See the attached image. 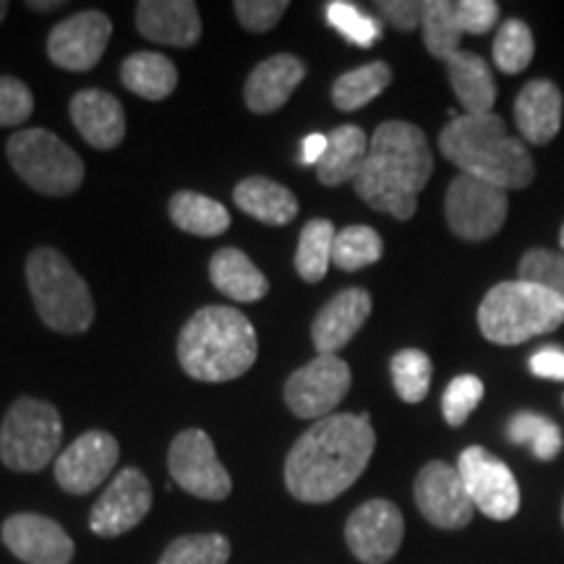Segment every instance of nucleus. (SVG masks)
Listing matches in <instances>:
<instances>
[{
  "instance_id": "f257e3e1",
  "label": "nucleus",
  "mask_w": 564,
  "mask_h": 564,
  "mask_svg": "<svg viewBox=\"0 0 564 564\" xmlns=\"http://www.w3.org/2000/svg\"><path fill=\"white\" fill-rule=\"evenodd\" d=\"M377 434L369 413H333L306 429L285 460V486L299 502H333L361 478Z\"/></svg>"
},
{
  "instance_id": "f03ea898",
  "label": "nucleus",
  "mask_w": 564,
  "mask_h": 564,
  "mask_svg": "<svg viewBox=\"0 0 564 564\" xmlns=\"http://www.w3.org/2000/svg\"><path fill=\"white\" fill-rule=\"evenodd\" d=\"M434 173L426 133L405 121H387L369 139V154L352 188L371 209L411 220L419 194Z\"/></svg>"
},
{
  "instance_id": "7ed1b4c3",
  "label": "nucleus",
  "mask_w": 564,
  "mask_h": 564,
  "mask_svg": "<svg viewBox=\"0 0 564 564\" xmlns=\"http://www.w3.org/2000/svg\"><path fill=\"white\" fill-rule=\"evenodd\" d=\"M440 152L463 175L512 192L531 186L535 165L523 139L510 137L499 116H457L440 133Z\"/></svg>"
},
{
  "instance_id": "20e7f679",
  "label": "nucleus",
  "mask_w": 564,
  "mask_h": 564,
  "mask_svg": "<svg viewBox=\"0 0 564 564\" xmlns=\"http://www.w3.org/2000/svg\"><path fill=\"white\" fill-rule=\"evenodd\" d=\"M253 324L232 306H204L186 322L178 337L183 371L199 382H230L257 361Z\"/></svg>"
},
{
  "instance_id": "39448f33",
  "label": "nucleus",
  "mask_w": 564,
  "mask_h": 564,
  "mask_svg": "<svg viewBox=\"0 0 564 564\" xmlns=\"http://www.w3.org/2000/svg\"><path fill=\"white\" fill-rule=\"evenodd\" d=\"M564 324V301L525 280L494 285L478 306V327L494 345H520Z\"/></svg>"
},
{
  "instance_id": "423d86ee",
  "label": "nucleus",
  "mask_w": 564,
  "mask_h": 564,
  "mask_svg": "<svg viewBox=\"0 0 564 564\" xmlns=\"http://www.w3.org/2000/svg\"><path fill=\"white\" fill-rule=\"evenodd\" d=\"M26 282L40 319L55 333L79 335L91 327L95 299L61 251L34 249L26 259Z\"/></svg>"
},
{
  "instance_id": "0eeeda50",
  "label": "nucleus",
  "mask_w": 564,
  "mask_h": 564,
  "mask_svg": "<svg viewBox=\"0 0 564 564\" xmlns=\"http://www.w3.org/2000/svg\"><path fill=\"white\" fill-rule=\"evenodd\" d=\"M63 421L45 400L21 398L0 423V460L17 474H37L61 449Z\"/></svg>"
},
{
  "instance_id": "6e6552de",
  "label": "nucleus",
  "mask_w": 564,
  "mask_h": 564,
  "mask_svg": "<svg viewBox=\"0 0 564 564\" xmlns=\"http://www.w3.org/2000/svg\"><path fill=\"white\" fill-rule=\"evenodd\" d=\"M9 162L26 186L45 196H68L84 183V162L66 141L45 129H24L9 139Z\"/></svg>"
},
{
  "instance_id": "1a4fd4ad",
  "label": "nucleus",
  "mask_w": 564,
  "mask_h": 564,
  "mask_svg": "<svg viewBox=\"0 0 564 564\" xmlns=\"http://www.w3.org/2000/svg\"><path fill=\"white\" fill-rule=\"evenodd\" d=\"M507 192L470 175H457L444 196V215L449 230L463 241H489L507 220Z\"/></svg>"
},
{
  "instance_id": "9d476101",
  "label": "nucleus",
  "mask_w": 564,
  "mask_h": 564,
  "mask_svg": "<svg viewBox=\"0 0 564 564\" xmlns=\"http://www.w3.org/2000/svg\"><path fill=\"white\" fill-rule=\"evenodd\" d=\"M167 470L183 491L207 502H223L232 491L230 474L217 460L215 444L202 429H186L175 436L167 453Z\"/></svg>"
},
{
  "instance_id": "9b49d317",
  "label": "nucleus",
  "mask_w": 564,
  "mask_h": 564,
  "mask_svg": "<svg viewBox=\"0 0 564 564\" xmlns=\"http://www.w3.org/2000/svg\"><path fill=\"white\" fill-rule=\"evenodd\" d=\"M457 474L463 478L470 502L486 518L502 523L520 512V486L514 481V474L489 449L478 444L463 449Z\"/></svg>"
},
{
  "instance_id": "f8f14e48",
  "label": "nucleus",
  "mask_w": 564,
  "mask_h": 564,
  "mask_svg": "<svg viewBox=\"0 0 564 564\" xmlns=\"http://www.w3.org/2000/svg\"><path fill=\"white\" fill-rule=\"evenodd\" d=\"M352 373L340 356H316L285 382V403L299 419H327L348 398Z\"/></svg>"
},
{
  "instance_id": "ddd939ff",
  "label": "nucleus",
  "mask_w": 564,
  "mask_h": 564,
  "mask_svg": "<svg viewBox=\"0 0 564 564\" xmlns=\"http://www.w3.org/2000/svg\"><path fill=\"white\" fill-rule=\"evenodd\" d=\"M413 499L423 518L440 531H460L476 514L457 468L442 460L426 463L419 470Z\"/></svg>"
},
{
  "instance_id": "4468645a",
  "label": "nucleus",
  "mask_w": 564,
  "mask_h": 564,
  "mask_svg": "<svg viewBox=\"0 0 564 564\" xmlns=\"http://www.w3.org/2000/svg\"><path fill=\"white\" fill-rule=\"evenodd\" d=\"M405 520L390 499H369L350 512L345 523V541L358 562L387 564L400 552Z\"/></svg>"
},
{
  "instance_id": "2eb2a0df",
  "label": "nucleus",
  "mask_w": 564,
  "mask_h": 564,
  "mask_svg": "<svg viewBox=\"0 0 564 564\" xmlns=\"http://www.w3.org/2000/svg\"><path fill=\"white\" fill-rule=\"evenodd\" d=\"M152 510V484L139 468H123L112 478L97 505L91 507L89 528L102 539L129 533Z\"/></svg>"
},
{
  "instance_id": "dca6fc26",
  "label": "nucleus",
  "mask_w": 564,
  "mask_h": 564,
  "mask_svg": "<svg viewBox=\"0 0 564 564\" xmlns=\"http://www.w3.org/2000/svg\"><path fill=\"white\" fill-rule=\"evenodd\" d=\"M112 34V21L102 11H82L63 19L47 37V58L63 70H91L102 61Z\"/></svg>"
},
{
  "instance_id": "f3484780",
  "label": "nucleus",
  "mask_w": 564,
  "mask_h": 564,
  "mask_svg": "<svg viewBox=\"0 0 564 564\" xmlns=\"http://www.w3.org/2000/svg\"><path fill=\"white\" fill-rule=\"evenodd\" d=\"M118 457H121V447H118L116 436L95 429V432L82 434L58 455L55 481L63 491L84 497V494L95 491L116 470Z\"/></svg>"
},
{
  "instance_id": "a211bd4d",
  "label": "nucleus",
  "mask_w": 564,
  "mask_h": 564,
  "mask_svg": "<svg viewBox=\"0 0 564 564\" xmlns=\"http://www.w3.org/2000/svg\"><path fill=\"white\" fill-rule=\"evenodd\" d=\"M0 535L9 552L24 564H70L74 560V541L66 528L45 514H11Z\"/></svg>"
},
{
  "instance_id": "6ab92c4d",
  "label": "nucleus",
  "mask_w": 564,
  "mask_h": 564,
  "mask_svg": "<svg viewBox=\"0 0 564 564\" xmlns=\"http://www.w3.org/2000/svg\"><path fill=\"white\" fill-rule=\"evenodd\" d=\"M371 306V295L364 288H348V291L337 293L329 303H324L312 324L316 352L319 356H337V350L345 348L369 319Z\"/></svg>"
},
{
  "instance_id": "aec40b11",
  "label": "nucleus",
  "mask_w": 564,
  "mask_h": 564,
  "mask_svg": "<svg viewBox=\"0 0 564 564\" xmlns=\"http://www.w3.org/2000/svg\"><path fill=\"white\" fill-rule=\"evenodd\" d=\"M137 26L141 37L160 45L192 47L202 37V17L194 0H141Z\"/></svg>"
},
{
  "instance_id": "412c9836",
  "label": "nucleus",
  "mask_w": 564,
  "mask_h": 564,
  "mask_svg": "<svg viewBox=\"0 0 564 564\" xmlns=\"http://www.w3.org/2000/svg\"><path fill=\"white\" fill-rule=\"evenodd\" d=\"M70 121L95 150H116L126 137L123 105L105 89L76 91L70 100Z\"/></svg>"
},
{
  "instance_id": "4be33fe9",
  "label": "nucleus",
  "mask_w": 564,
  "mask_h": 564,
  "mask_svg": "<svg viewBox=\"0 0 564 564\" xmlns=\"http://www.w3.org/2000/svg\"><path fill=\"white\" fill-rule=\"evenodd\" d=\"M564 97L549 79H533L520 89L514 100V123L528 144H549L562 129Z\"/></svg>"
},
{
  "instance_id": "5701e85b",
  "label": "nucleus",
  "mask_w": 564,
  "mask_h": 564,
  "mask_svg": "<svg viewBox=\"0 0 564 564\" xmlns=\"http://www.w3.org/2000/svg\"><path fill=\"white\" fill-rule=\"evenodd\" d=\"M306 76V63L295 55L280 53L259 63L251 70L249 82H246L243 97L251 112L267 116V112L280 110L282 105L291 100L295 87Z\"/></svg>"
},
{
  "instance_id": "b1692460",
  "label": "nucleus",
  "mask_w": 564,
  "mask_h": 564,
  "mask_svg": "<svg viewBox=\"0 0 564 564\" xmlns=\"http://www.w3.org/2000/svg\"><path fill=\"white\" fill-rule=\"evenodd\" d=\"M447 74L457 102L463 105L465 116H486L497 102V84L494 74L481 55L460 51L447 61Z\"/></svg>"
},
{
  "instance_id": "393cba45",
  "label": "nucleus",
  "mask_w": 564,
  "mask_h": 564,
  "mask_svg": "<svg viewBox=\"0 0 564 564\" xmlns=\"http://www.w3.org/2000/svg\"><path fill=\"white\" fill-rule=\"evenodd\" d=\"M209 280L223 295L238 303H257L270 293V282L241 249H220L209 262Z\"/></svg>"
},
{
  "instance_id": "a878e982",
  "label": "nucleus",
  "mask_w": 564,
  "mask_h": 564,
  "mask_svg": "<svg viewBox=\"0 0 564 564\" xmlns=\"http://www.w3.org/2000/svg\"><path fill=\"white\" fill-rule=\"evenodd\" d=\"M366 154H369V137L358 126L345 123L327 133V152L316 165V178L324 186H343V183L356 181L361 173Z\"/></svg>"
},
{
  "instance_id": "bb28decb",
  "label": "nucleus",
  "mask_w": 564,
  "mask_h": 564,
  "mask_svg": "<svg viewBox=\"0 0 564 564\" xmlns=\"http://www.w3.org/2000/svg\"><path fill=\"white\" fill-rule=\"evenodd\" d=\"M238 209L264 225H288L299 215V199L291 188L280 186L262 175L243 178L232 192Z\"/></svg>"
},
{
  "instance_id": "cd10ccee",
  "label": "nucleus",
  "mask_w": 564,
  "mask_h": 564,
  "mask_svg": "<svg viewBox=\"0 0 564 564\" xmlns=\"http://www.w3.org/2000/svg\"><path fill=\"white\" fill-rule=\"evenodd\" d=\"M121 82L133 95L160 102L167 100L175 87H178V68H175V63L167 55L139 51L123 61Z\"/></svg>"
},
{
  "instance_id": "c85d7f7f",
  "label": "nucleus",
  "mask_w": 564,
  "mask_h": 564,
  "mask_svg": "<svg viewBox=\"0 0 564 564\" xmlns=\"http://www.w3.org/2000/svg\"><path fill=\"white\" fill-rule=\"evenodd\" d=\"M167 212H171V220L175 228H181L183 232H192V236L215 238L223 236V232L230 228V212L225 209V204L209 199V196L204 194H173L171 204H167Z\"/></svg>"
},
{
  "instance_id": "c756f323",
  "label": "nucleus",
  "mask_w": 564,
  "mask_h": 564,
  "mask_svg": "<svg viewBox=\"0 0 564 564\" xmlns=\"http://www.w3.org/2000/svg\"><path fill=\"white\" fill-rule=\"evenodd\" d=\"M392 84V68L384 61L366 63L361 68H352L333 84V102L337 110L352 112L364 105L377 100Z\"/></svg>"
},
{
  "instance_id": "7c9ffc66",
  "label": "nucleus",
  "mask_w": 564,
  "mask_h": 564,
  "mask_svg": "<svg viewBox=\"0 0 564 564\" xmlns=\"http://www.w3.org/2000/svg\"><path fill=\"white\" fill-rule=\"evenodd\" d=\"M505 434L507 440L518 444V447H531L533 457H539V460L544 463L556 460V455H560L564 447L562 429L544 413L518 411L510 415V421H507Z\"/></svg>"
},
{
  "instance_id": "2f4dec72",
  "label": "nucleus",
  "mask_w": 564,
  "mask_h": 564,
  "mask_svg": "<svg viewBox=\"0 0 564 564\" xmlns=\"http://www.w3.org/2000/svg\"><path fill=\"white\" fill-rule=\"evenodd\" d=\"M423 45L436 61L447 63L455 53H460L463 30L457 24V13L453 0H429L423 3Z\"/></svg>"
},
{
  "instance_id": "473e14b6",
  "label": "nucleus",
  "mask_w": 564,
  "mask_h": 564,
  "mask_svg": "<svg viewBox=\"0 0 564 564\" xmlns=\"http://www.w3.org/2000/svg\"><path fill=\"white\" fill-rule=\"evenodd\" d=\"M335 225L329 220H312L301 230L299 251H295V272L306 282H322L333 264Z\"/></svg>"
},
{
  "instance_id": "72a5a7b5",
  "label": "nucleus",
  "mask_w": 564,
  "mask_h": 564,
  "mask_svg": "<svg viewBox=\"0 0 564 564\" xmlns=\"http://www.w3.org/2000/svg\"><path fill=\"white\" fill-rule=\"evenodd\" d=\"M382 236L369 225H350L335 236L333 264L343 272H358L382 259Z\"/></svg>"
},
{
  "instance_id": "f704fd0d",
  "label": "nucleus",
  "mask_w": 564,
  "mask_h": 564,
  "mask_svg": "<svg viewBox=\"0 0 564 564\" xmlns=\"http://www.w3.org/2000/svg\"><path fill=\"white\" fill-rule=\"evenodd\" d=\"M535 53L533 32L525 21L505 19L497 26V37H494V63L502 74H520L531 66Z\"/></svg>"
},
{
  "instance_id": "c9c22d12",
  "label": "nucleus",
  "mask_w": 564,
  "mask_h": 564,
  "mask_svg": "<svg viewBox=\"0 0 564 564\" xmlns=\"http://www.w3.org/2000/svg\"><path fill=\"white\" fill-rule=\"evenodd\" d=\"M394 392L405 403H421L432 387V358L419 348H405L394 352L390 361Z\"/></svg>"
},
{
  "instance_id": "e433bc0d",
  "label": "nucleus",
  "mask_w": 564,
  "mask_h": 564,
  "mask_svg": "<svg viewBox=\"0 0 564 564\" xmlns=\"http://www.w3.org/2000/svg\"><path fill=\"white\" fill-rule=\"evenodd\" d=\"M230 541L223 533L181 535L165 549L158 564H228Z\"/></svg>"
},
{
  "instance_id": "4c0bfd02",
  "label": "nucleus",
  "mask_w": 564,
  "mask_h": 564,
  "mask_svg": "<svg viewBox=\"0 0 564 564\" xmlns=\"http://www.w3.org/2000/svg\"><path fill=\"white\" fill-rule=\"evenodd\" d=\"M327 21L345 40L358 47H371L373 42L382 37V24L369 13H364L358 6L345 3V0H333L327 6Z\"/></svg>"
},
{
  "instance_id": "58836bf2",
  "label": "nucleus",
  "mask_w": 564,
  "mask_h": 564,
  "mask_svg": "<svg viewBox=\"0 0 564 564\" xmlns=\"http://www.w3.org/2000/svg\"><path fill=\"white\" fill-rule=\"evenodd\" d=\"M518 280L535 282L564 301V251L531 249L518 264Z\"/></svg>"
},
{
  "instance_id": "ea45409f",
  "label": "nucleus",
  "mask_w": 564,
  "mask_h": 564,
  "mask_svg": "<svg viewBox=\"0 0 564 564\" xmlns=\"http://www.w3.org/2000/svg\"><path fill=\"white\" fill-rule=\"evenodd\" d=\"M481 398H484L481 379L474 377V373H460V377H455L442 394L444 421H447L453 429L463 426V423L470 419V413L476 411L478 403H481Z\"/></svg>"
},
{
  "instance_id": "a19ab883",
  "label": "nucleus",
  "mask_w": 564,
  "mask_h": 564,
  "mask_svg": "<svg viewBox=\"0 0 564 564\" xmlns=\"http://www.w3.org/2000/svg\"><path fill=\"white\" fill-rule=\"evenodd\" d=\"M34 110V97L24 82L0 76V129L21 126Z\"/></svg>"
},
{
  "instance_id": "79ce46f5",
  "label": "nucleus",
  "mask_w": 564,
  "mask_h": 564,
  "mask_svg": "<svg viewBox=\"0 0 564 564\" xmlns=\"http://www.w3.org/2000/svg\"><path fill=\"white\" fill-rule=\"evenodd\" d=\"M291 6L285 0H236L232 11L249 32H270Z\"/></svg>"
},
{
  "instance_id": "37998d69",
  "label": "nucleus",
  "mask_w": 564,
  "mask_h": 564,
  "mask_svg": "<svg viewBox=\"0 0 564 564\" xmlns=\"http://www.w3.org/2000/svg\"><path fill=\"white\" fill-rule=\"evenodd\" d=\"M455 13L463 34H486L499 26V6L494 0H457Z\"/></svg>"
},
{
  "instance_id": "c03bdc74",
  "label": "nucleus",
  "mask_w": 564,
  "mask_h": 564,
  "mask_svg": "<svg viewBox=\"0 0 564 564\" xmlns=\"http://www.w3.org/2000/svg\"><path fill=\"white\" fill-rule=\"evenodd\" d=\"M377 11L382 13L387 24L400 32L419 30L423 21V3H415V0H379Z\"/></svg>"
},
{
  "instance_id": "a18cd8bd",
  "label": "nucleus",
  "mask_w": 564,
  "mask_h": 564,
  "mask_svg": "<svg viewBox=\"0 0 564 564\" xmlns=\"http://www.w3.org/2000/svg\"><path fill=\"white\" fill-rule=\"evenodd\" d=\"M531 373L549 382H564V348L560 345H544L531 356Z\"/></svg>"
},
{
  "instance_id": "49530a36",
  "label": "nucleus",
  "mask_w": 564,
  "mask_h": 564,
  "mask_svg": "<svg viewBox=\"0 0 564 564\" xmlns=\"http://www.w3.org/2000/svg\"><path fill=\"white\" fill-rule=\"evenodd\" d=\"M327 152V137L324 133H308L301 144V162L303 165H319V160Z\"/></svg>"
},
{
  "instance_id": "de8ad7c7",
  "label": "nucleus",
  "mask_w": 564,
  "mask_h": 564,
  "mask_svg": "<svg viewBox=\"0 0 564 564\" xmlns=\"http://www.w3.org/2000/svg\"><path fill=\"white\" fill-rule=\"evenodd\" d=\"M61 0H51V3H26V9H32V11H40V13H45V11H51V9H61Z\"/></svg>"
},
{
  "instance_id": "09e8293b",
  "label": "nucleus",
  "mask_w": 564,
  "mask_h": 564,
  "mask_svg": "<svg viewBox=\"0 0 564 564\" xmlns=\"http://www.w3.org/2000/svg\"><path fill=\"white\" fill-rule=\"evenodd\" d=\"M6 13H9V3H6V0H0V24H3Z\"/></svg>"
},
{
  "instance_id": "8fccbe9b",
  "label": "nucleus",
  "mask_w": 564,
  "mask_h": 564,
  "mask_svg": "<svg viewBox=\"0 0 564 564\" xmlns=\"http://www.w3.org/2000/svg\"><path fill=\"white\" fill-rule=\"evenodd\" d=\"M560 246H562V251H564V225H562V230H560Z\"/></svg>"
},
{
  "instance_id": "3c124183",
  "label": "nucleus",
  "mask_w": 564,
  "mask_h": 564,
  "mask_svg": "<svg viewBox=\"0 0 564 564\" xmlns=\"http://www.w3.org/2000/svg\"><path fill=\"white\" fill-rule=\"evenodd\" d=\"M562 525H564V502H562Z\"/></svg>"
},
{
  "instance_id": "603ef678",
  "label": "nucleus",
  "mask_w": 564,
  "mask_h": 564,
  "mask_svg": "<svg viewBox=\"0 0 564 564\" xmlns=\"http://www.w3.org/2000/svg\"><path fill=\"white\" fill-rule=\"evenodd\" d=\"M562 403H564V398H562Z\"/></svg>"
}]
</instances>
